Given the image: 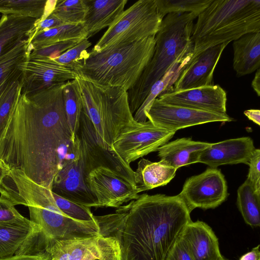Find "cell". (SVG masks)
Masks as SVG:
<instances>
[{"label":"cell","mask_w":260,"mask_h":260,"mask_svg":"<svg viewBox=\"0 0 260 260\" xmlns=\"http://www.w3.org/2000/svg\"><path fill=\"white\" fill-rule=\"evenodd\" d=\"M91 45L88 39L84 38L76 45L53 59L75 71L82 66L88 57L89 52L87 49Z\"/></svg>","instance_id":"cell-34"},{"label":"cell","mask_w":260,"mask_h":260,"mask_svg":"<svg viewBox=\"0 0 260 260\" xmlns=\"http://www.w3.org/2000/svg\"><path fill=\"white\" fill-rule=\"evenodd\" d=\"M95 260H99V259H95Z\"/></svg>","instance_id":"cell-48"},{"label":"cell","mask_w":260,"mask_h":260,"mask_svg":"<svg viewBox=\"0 0 260 260\" xmlns=\"http://www.w3.org/2000/svg\"><path fill=\"white\" fill-rule=\"evenodd\" d=\"M85 38L83 23L66 24L36 34L28 43L30 50L58 42Z\"/></svg>","instance_id":"cell-28"},{"label":"cell","mask_w":260,"mask_h":260,"mask_svg":"<svg viewBox=\"0 0 260 260\" xmlns=\"http://www.w3.org/2000/svg\"><path fill=\"white\" fill-rule=\"evenodd\" d=\"M63 96L69 125L73 136L78 137L83 102L76 78L68 81L63 84Z\"/></svg>","instance_id":"cell-30"},{"label":"cell","mask_w":260,"mask_h":260,"mask_svg":"<svg viewBox=\"0 0 260 260\" xmlns=\"http://www.w3.org/2000/svg\"><path fill=\"white\" fill-rule=\"evenodd\" d=\"M178 195L191 211L197 208L214 209L226 200L228 186L221 171L210 167L188 178Z\"/></svg>","instance_id":"cell-13"},{"label":"cell","mask_w":260,"mask_h":260,"mask_svg":"<svg viewBox=\"0 0 260 260\" xmlns=\"http://www.w3.org/2000/svg\"><path fill=\"white\" fill-rule=\"evenodd\" d=\"M41 232L40 227L26 218L0 223V258L22 254L30 242Z\"/></svg>","instance_id":"cell-21"},{"label":"cell","mask_w":260,"mask_h":260,"mask_svg":"<svg viewBox=\"0 0 260 260\" xmlns=\"http://www.w3.org/2000/svg\"><path fill=\"white\" fill-rule=\"evenodd\" d=\"M10 174V171L3 165L0 166V184L5 177Z\"/></svg>","instance_id":"cell-46"},{"label":"cell","mask_w":260,"mask_h":260,"mask_svg":"<svg viewBox=\"0 0 260 260\" xmlns=\"http://www.w3.org/2000/svg\"><path fill=\"white\" fill-rule=\"evenodd\" d=\"M229 43L225 42L209 48L189 59L173 85L166 91L214 85V71L222 53Z\"/></svg>","instance_id":"cell-16"},{"label":"cell","mask_w":260,"mask_h":260,"mask_svg":"<svg viewBox=\"0 0 260 260\" xmlns=\"http://www.w3.org/2000/svg\"><path fill=\"white\" fill-rule=\"evenodd\" d=\"M155 44V37H151L98 52L90 51L83 65L74 72L78 77L95 84L128 91L150 60Z\"/></svg>","instance_id":"cell-5"},{"label":"cell","mask_w":260,"mask_h":260,"mask_svg":"<svg viewBox=\"0 0 260 260\" xmlns=\"http://www.w3.org/2000/svg\"><path fill=\"white\" fill-rule=\"evenodd\" d=\"M87 12L83 25L89 39L110 26L124 11L127 0H86Z\"/></svg>","instance_id":"cell-23"},{"label":"cell","mask_w":260,"mask_h":260,"mask_svg":"<svg viewBox=\"0 0 260 260\" xmlns=\"http://www.w3.org/2000/svg\"><path fill=\"white\" fill-rule=\"evenodd\" d=\"M10 176L28 208L29 220L40 227L46 238L67 240L100 234L96 221H79L64 215L56 206L51 190L37 184L19 170H11Z\"/></svg>","instance_id":"cell-6"},{"label":"cell","mask_w":260,"mask_h":260,"mask_svg":"<svg viewBox=\"0 0 260 260\" xmlns=\"http://www.w3.org/2000/svg\"><path fill=\"white\" fill-rule=\"evenodd\" d=\"M78 136L81 142L85 177L92 170L103 167L135 184V172L130 166L116 152L106 149L98 142L94 127L84 107L80 116Z\"/></svg>","instance_id":"cell-11"},{"label":"cell","mask_w":260,"mask_h":260,"mask_svg":"<svg viewBox=\"0 0 260 260\" xmlns=\"http://www.w3.org/2000/svg\"><path fill=\"white\" fill-rule=\"evenodd\" d=\"M233 67L237 77L250 74L260 66V31L246 34L234 41Z\"/></svg>","instance_id":"cell-25"},{"label":"cell","mask_w":260,"mask_h":260,"mask_svg":"<svg viewBox=\"0 0 260 260\" xmlns=\"http://www.w3.org/2000/svg\"><path fill=\"white\" fill-rule=\"evenodd\" d=\"M55 203L66 216L82 221H96L90 208L70 201L52 191Z\"/></svg>","instance_id":"cell-36"},{"label":"cell","mask_w":260,"mask_h":260,"mask_svg":"<svg viewBox=\"0 0 260 260\" xmlns=\"http://www.w3.org/2000/svg\"><path fill=\"white\" fill-rule=\"evenodd\" d=\"M176 170L161 160L152 162L142 158L134 173L136 185L142 192L167 185L175 177Z\"/></svg>","instance_id":"cell-26"},{"label":"cell","mask_w":260,"mask_h":260,"mask_svg":"<svg viewBox=\"0 0 260 260\" xmlns=\"http://www.w3.org/2000/svg\"><path fill=\"white\" fill-rule=\"evenodd\" d=\"M0 260H51L49 255L45 251L35 254H15L0 258Z\"/></svg>","instance_id":"cell-42"},{"label":"cell","mask_w":260,"mask_h":260,"mask_svg":"<svg viewBox=\"0 0 260 260\" xmlns=\"http://www.w3.org/2000/svg\"><path fill=\"white\" fill-rule=\"evenodd\" d=\"M22 73L21 94L31 95L76 78L74 71L49 58H29L18 66Z\"/></svg>","instance_id":"cell-15"},{"label":"cell","mask_w":260,"mask_h":260,"mask_svg":"<svg viewBox=\"0 0 260 260\" xmlns=\"http://www.w3.org/2000/svg\"><path fill=\"white\" fill-rule=\"evenodd\" d=\"M25 218L12 204L0 197V223L12 222Z\"/></svg>","instance_id":"cell-39"},{"label":"cell","mask_w":260,"mask_h":260,"mask_svg":"<svg viewBox=\"0 0 260 260\" xmlns=\"http://www.w3.org/2000/svg\"><path fill=\"white\" fill-rule=\"evenodd\" d=\"M22 73L18 66L0 81V136L21 95Z\"/></svg>","instance_id":"cell-27"},{"label":"cell","mask_w":260,"mask_h":260,"mask_svg":"<svg viewBox=\"0 0 260 260\" xmlns=\"http://www.w3.org/2000/svg\"><path fill=\"white\" fill-rule=\"evenodd\" d=\"M239 260H260L259 245L242 255Z\"/></svg>","instance_id":"cell-43"},{"label":"cell","mask_w":260,"mask_h":260,"mask_svg":"<svg viewBox=\"0 0 260 260\" xmlns=\"http://www.w3.org/2000/svg\"><path fill=\"white\" fill-rule=\"evenodd\" d=\"M82 39H75L61 41L31 49L29 52L28 57L54 59L76 45Z\"/></svg>","instance_id":"cell-37"},{"label":"cell","mask_w":260,"mask_h":260,"mask_svg":"<svg viewBox=\"0 0 260 260\" xmlns=\"http://www.w3.org/2000/svg\"><path fill=\"white\" fill-rule=\"evenodd\" d=\"M29 47L24 41L0 59V81L28 58Z\"/></svg>","instance_id":"cell-35"},{"label":"cell","mask_w":260,"mask_h":260,"mask_svg":"<svg viewBox=\"0 0 260 260\" xmlns=\"http://www.w3.org/2000/svg\"><path fill=\"white\" fill-rule=\"evenodd\" d=\"M237 205L246 224L255 228L260 225V194L246 180L237 190Z\"/></svg>","instance_id":"cell-29"},{"label":"cell","mask_w":260,"mask_h":260,"mask_svg":"<svg viewBox=\"0 0 260 260\" xmlns=\"http://www.w3.org/2000/svg\"><path fill=\"white\" fill-rule=\"evenodd\" d=\"M176 132L169 131L150 121L135 122L125 127L115 139L112 150L127 164L158 149L168 143Z\"/></svg>","instance_id":"cell-10"},{"label":"cell","mask_w":260,"mask_h":260,"mask_svg":"<svg viewBox=\"0 0 260 260\" xmlns=\"http://www.w3.org/2000/svg\"><path fill=\"white\" fill-rule=\"evenodd\" d=\"M255 149L249 137L228 139L211 143L202 152L198 162L213 168L241 163L248 165Z\"/></svg>","instance_id":"cell-19"},{"label":"cell","mask_w":260,"mask_h":260,"mask_svg":"<svg viewBox=\"0 0 260 260\" xmlns=\"http://www.w3.org/2000/svg\"><path fill=\"white\" fill-rule=\"evenodd\" d=\"M244 115L250 120L258 125H260V111L257 109H250L244 112Z\"/></svg>","instance_id":"cell-44"},{"label":"cell","mask_w":260,"mask_h":260,"mask_svg":"<svg viewBox=\"0 0 260 260\" xmlns=\"http://www.w3.org/2000/svg\"><path fill=\"white\" fill-rule=\"evenodd\" d=\"M189 59L204 50L260 31L259 0H213L197 17Z\"/></svg>","instance_id":"cell-4"},{"label":"cell","mask_w":260,"mask_h":260,"mask_svg":"<svg viewBox=\"0 0 260 260\" xmlns=\"http://www.w3.org/2000/svg\"><path fill=\"white\" fill-rule=\"evenodd\" d=\"M157 98L172 105L226 114V93L218 85L166 91L159 94Z\"/></svg>","instance_id":"cell-18"},{"label":"cell","mask_w":260,"mask_h":260,"mask_svg":"<svg viewBox=\"0 0 260 260\" xmlns=\"http://www.w3.org/2000/svg\"><path fill=\"white\" fill-rule=\"evenodd\" d=\"M153 124L169 131L212 122L233 120L227 114H222L165 103L155 99L145 112Z\"/></svg>","instance_id":"cell-12"},{"label":"cell","mask_w":260,"mask_h":260,"mask_svg":"<svg viewBox=\"0 0 260 260\" xmlns=\"http://www.w3.org/2000/svg\"><path fill=\"white\" fill-rule=\"evenodd\" d=\"M249 170L247 180L255 191L260 194V150L255 149L249 163Z\"/></svg>","instance_id":"cell-38"},{"label":"cell","mask_w":260,"mask_h":260,"mask_svg":"<svg viewBox=\"0 0 260 260\" xmlns=\"http://www.w3.org/2000/svg\"><path fill=\"white\" fill-rule=\"evenodd\" d=\"M166 260H194V259L187 246L180 236L171 249Z\"/></svg>","instance_id":"cell-40"},{"label":"cell","mask_w":260,"mask_h":260,"mask_svg":"<svg viewBox=\"0 0 260 260\" xmlns=\"http://www.w3.org/2000/svg\"><path fill=\"white\" fill-rule=\"evenodd\" d=\"M251 86L258 96H260V70L257 69L251 82Z\"/></svg>","instance_id":"cell-45"},{"label":"cell","mask_w":260,"mask_h":260,"mask_svg":"<svg viewBox=\"0 0 260 260\" xmlns=\"http://www.w3.org/2000/svg\"><path fill=\"white\" fill-rule=\"evenodd\" d=\"M2 165H3V164H2V162L0 161V166Z\"/></svg>","instance_id":"cell-47"},{"label":"cell","mask_w":260,"mask_h":260,"mask_svg":"<svg viewBox=\"0 0 260 260\" xmlns=\"http://www.w3.org/2000/svg\"><path fill=\"white\" fill-rule=\"evenodd\" d=\"M213 0H156L158 10L163 17L172 13H201Z\"/></svg>","instance_id":"cell-33"},{"label":"cell","mask_w":260,"mask_h":260,"mask_svg":"<svg viewBox=\"0 0 260 260\" xmlns=\"http://www.w3.org/2000/svg\"><path fill=\"white\" fill-rule=\"evenodd\" d=\"M38 19L15 15H2L0 19V59L20 43L30 39Z\"/></svg>","instance_id":"cell-22"},{"label":"cell","mask_w":260,"mask_h":260,"mask_svg":"<svg viewBox=\"0 0 260 260\" xmlns=\"http://www.w3.org/2000/svg\"><path fill=\"white\" fill-rule=\"evenodd\" d=\"M63 24H66L61 20L55 16L52 13L49 15L45 18L40 20L38 19L35 29L34 32L30 38L37 33L53 28ZM28 41V42L30 40Z\"/></svg>","instance_id":"cell-41"},{"label":"cell","mask_w":260,"mask_h":260,"mask_svg":"<svg viewBox=\"0 0 260 260\" xmlns=\"http://www.w3.org/2000/svg\"><path fill=\"white\" fill-rule=\"evenodd\" d=\"M191 212L178 194L144 193L115 213L94 217L100 235L117 240L121 260H166Z\"/></svg>","instance_id":"cell-2"},{"label":"cell","mask_w":260,"mask_h":260,"mask_svg":"<svg viewBox=\"0 0 260 260\" xmlns=\"http://www.w3.org/2000/svg\"><path fill=\"white\" fill-rule=\"evenodd\" d=\"M198 15L172 13L162 19L155 36L152 56L135 85L127 91L133 116L148 94L152 86L172 67L187 62L193 49L191 35Z\"/></svg>","instance_id":"cell-3"},{"label":"cell","mask_w":260,"mask_h":260,"mask_svg":"<svg viewBox=\"0 0 260 260\" xmlns=\"http://www.w3.org/2000/svg\"><path fill=\"white\" fill-rule=\"evenodd\" d=\"M47 0H0V13L41 19Z\"/></svg>","instance_id":"cell-31"},{"label":"cell","mask_w":260,"mask_h":260,"mask_svg":"<svg viewBox=\"0 0 260 260\" xmlns=\"http://www.w3.org/2000/svg\"><path fill=\"white\" fill-rule=\"evenodd\" d=\"M86 0H57L52 12L65 24L83 23L87 12Z\"/></svg>","instance_id":"cell-32"},{"label":"cell","mask_w":260,"mask_h":260,"mask_svg":"<svg viewBox=\"0 0 260 260\" xmlns=\"http://www.w3.org/2000/svg\"><path fill=\"white\" fill-rule=\"evenodd\" d=\"M224 260H225V259H224Z\"/></svg>","instance_id":"cell-49"},{"label":"cell","mask_w":260,"mask_h":260,"mask_svg":"<svg viewBox=\"0 0 260 260\" xmlns=\"http://www.w3.org/2000/svg\"><path fill=\"white\" fill-rule=\"evenodd\" d=\"M211 143L183 138L167 143L160 147L158 155L163 162L176 170L198 162L202 152Z\"/></svg>","instance_id":"cell-24"},{"label":"cell","mask_w":260,"mask_h":260,"mask_svg":"<svg viewBox=\"0 0 260 260\" xmlns=\"http://www.w3.org/2000/svg\"><path fill=\"white\" fill-rule=\"evenodd\" d=\"M76 79L84 109L98 142L105 148L114 151L112 145L115 139L125 127L136 122L130 110L127 91L119 87L97 84L78 77Z\"/></svg>","instance_id":"cell-7"},{"label":"cell","mask_w":260,"mask_h":260,"mask_svg":"<svg viewBox=\"0 0 260 260\" xmlns=\"http://www.w3.org/2000/svg\"><path fill=\"white\" fill-rule=\"evenodd\" d=\"M51 191L77 204L89 208L98 207L96 200L86 184L82 151L78 159L57 173L53 180Z\"/></svg>","instance_id":"cell-17"},{"label":"cell","mask_w":260,"mask_h":260,"mask_svg":"<svg viewBox=\"0 0 260 260\" xmlns=\"http://www.w3.org/2000/svg\"><path fill=\"white\" fill-rule=\"evenodd\" d=\"M63 84L21 94L0 136L2 164L50 190L57 173L81 151L67 120Z\"/></svg>","instance_id":"cell-1"},{"label":"cell","mask_w":260,"mask_h":260,"mask_svg":"<svg viewBox=\"0 0 260 260\" xmlns=\"http://www.w3.org/2000/svg\"><path fill=\"white\" fill-rule=\"evenodd\" d=\"M181 238L187 246L194 260H224L218 239L211 228L205 222L190 221Z\"/></svg>","instance_id":"cell-20"},{"label":"cell","mask_w":260,"mask_h":260,"mask_svg":"<svg viewBox=\"0 0 260 260\" xmlns=\"http://www.w3.org/2000/svg\"><path fill=\"white\" fill-rule=\"evenodd\" d=\"M163 17L156 0H140L135 3L108 27L91 52L131 43L151 37L158 32Z\"/></svg>","instance_id":"cell-8"},{"label":"cell","mask_w":260,"mask_h":260,"mask_svg":"<svg viewBox=\"0 0 260 260\" xmlns=\"http://www.w3.org/2000/svg\"><path fill=\"white\" fill-rule=\"evenodd\" d=\"M45 240L44 250L51 260H121L119 245L113 237L99 234L67 240Z\"/></svg>","instance_id":"cell-9"},{"label":"cell","mask_w":260,"mask_h":260,"mask_svg":"<svg viewBox=\"0 0 260 260\" xmlns=\"http://www.w3.org/2000/svg\"><path fill=\"white\" fill-rule=\"evenodd\" d=\"M85 179L98 207L119 208L124 203L137 199L141 192L135 184L103 167L91 171Z\"/></svg>","instance_id":"cell-14"}]
</instances>
